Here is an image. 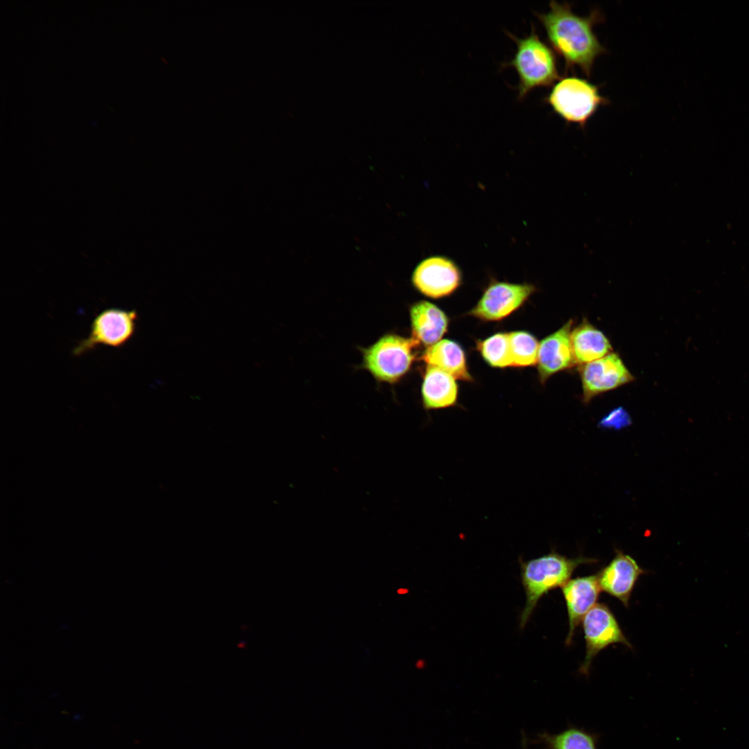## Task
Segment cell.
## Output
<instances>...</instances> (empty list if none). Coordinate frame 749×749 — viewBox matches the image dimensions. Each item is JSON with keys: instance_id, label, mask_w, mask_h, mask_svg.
<instances>
[{"instance_id": "11", "label": "cell", "mask_w": 749, "mask_h": 749, "mask_svg": "<svg viewBox=\"0 0 749 749\" xmlns=\"http://www.w3.org/2000/svg\"><path fill=\"white\" fill-rule=\"evenodd\" d=\"M573 323V320H569L540 343L537 364L542 384L552 375L576 365L570 338Z\"/></svg>"}, {"instance_id": "8", "label": "cell", "mask_w": 749, "mask_h": 749, "mask_svg": "<svg viewBox=\"0 0 749 749\" xmlns=\"http://www.w3.org/2000/svg\"><path fill=\"white\" fill-rule=\"evenodd\" d=\"M460 267L446 256L434 255L422 260L414 269V287L431 298H442L454 293L462 283Z\"/></svg>"}, {"instance_id": "13", "label": "cell", "mask_w": 749, "mask_h": 749, "mask_svg": "<svg viewBox=\"0 0 749 749\" xmlns=\"http://www.w3.org/2000/svg\"><path fill=\"white\" fill-rule=\"evenodd\" d=\"M601 589L597 575L570 579L562 587L569 619L567 645L571 644L582 619L596 605Z\"/></svg>"}, {"instance_id": "2", "label": "cell", "mask_w": 749, "mask_h": 749, "mask_svg": "<svg viewBox=\"0 0 749 749\" xmlns=\"http://www.w3.org/2000/svg\"><path fill=\"white\" fill-rule=\"evenodd\" d=\"M594 558L578 556L569 558L554 550L528 561L519 560L521 578L526 602L520 617L523 628L528 622L540 598L549 591L564 586L574 570L581 564L592 563Z\"/></svg>"}, {"instance_id": "15", "label": "cell", "mask_w": 749, "mask_h": 749, "mask_svg": "<svg viewBox=\"0 0 749 749\" xmlns=\"http://www.w3.org/2000/svg\"><path fill=\"white\" fill-rule=\"evenodd\" d=\"M427 366L422 386L424 408L440 409L454 406L458 398L456 379L438 368Z\"/></svg>"}, {"instance_id": "16", "label": "cell", "mask_w": 749, "mask_h": 749, "mask_svg": "<svg viewBox=\"0 0 749 749\" xmlns=\"http://www.w3.org/2000/svg\"><path fill=\"white\" fill-rule=\"evenodd\" d=\"M570 338L576 365L595 361L612 351L607 336L585 319L572 328Z\"/></svg>"}, {"instance_id": "10", "label": "cell", "mask_w": 749, "mask_h": 749, "mask_svg": "<svg viewBox=\"0 0 749 749\" xmlns=\"http://www.w3.org/2000/svg\"><path fill=\"white\" fill-rule=\"evenodd\" d=\"M583 402L588 404L596 396L616 389L634 380L633 375L616 352L579 365Z\"/></svg>"}, {"instance_id": "17", "label": "cell", "mask_w": 749, "mask_h": 749, "mask_svg": "<svg viewBox=\"0 0 749 749\" xmlns=\"http://www.w3.org/2000/svg\"><path fill=\"white\" fill-rule=\"evenodd\" d=\"M427 365L438 368L456 379L472 380L467 365L464 350L455 341L443 339L427 347L422 356Z\"/></svg>"}, {"instance_id": "20", "label": "cell", "mask_w": 749, "mask_h": 749, "mask_svg": "<svg viewBox=\"0 0 749 749\" xmlns=\"http://www.w3.org/2000/svg\"><path fill=\"white\" fill-rule=\"evenodd\" d=\"M513 366L528 367L537 364L540 343L529 332L515 331L508 333Z\"/></svg>"}, {"instance_id": "18", "label": "cell", "mask_w": 749, "mask_h": 749, "mask_svg": "<svg viewBox=\"0 0 749 749\" xmlns=\"http://www.w3.org/2000/svg\"><path fill=\"white\" fill-rule=\"evenodd\" d=\"M477 349L483 359L492 367L513 366L508 333H497L477 342Z\"/></svg>"}, {"instance_id": "21", "label": "cell", "mask_w": 749, "mask_h": 749, "mask_svg": "<svg viewBox=\"0 0 749 749\" xmlns=\"http://www.w3.org/2000/svg\"><path fill=\"white\" fill-rule=\"evenodd\" d=\"M631 424V419L628 412L622 407L611 411L599 422V427L603 428L620 429Z\"/></svg>"}, {"instance_id": "19", "label": "cell", "mask_w": 749, "mask_h": 749, "mask_svg": "<svg viewBox=\"0 0 749 749\" xmlns=\"http://www.w3.org/2000/svg\"><path fill=\"white\" fill-rule=\"evenodd\" d=\"M539 739L547 749H596V737L576 728H569L556 734L543 733Z\"/></svg>"}, {"instance_id": "12", "label": "cell", "mask_w": 749, "mask_h": 749, "mask_svg": "<svg viewBox=\"0 0 749 749\" xmlns=\"http://www.w3.org/2000/svg\"><path fill=\"white\" fill-rule=\"evenodd\" d=\"M644 573L634 558L616 549L614 558L597 576L601 589L628 607L633 588Z\"/></svg>"}, {"instance_id": "3", "label": "cell", "mask_w": 749, "mask_h": 749, "mask_svg": "<svg viewBox=\"0 0 749 749\" xmlns=\"http://www.w3.org/2000/svg\"><path fill=\"white\" fill-rule=\"evenodd\" d=\"M507 35L515 42L517 49L513 58L502 67L514 68L517 73L519 99L522 100L537 87L551 86L560 79L556 55L533 26L526 37L519 38L510 33Z\"/></svg>"}, {"instance_id": "7", "label": "cell", "mask_w": 749, "mask_h": 749, "mask_svg": "<svg viewBox=\"0 0 749 749\" xmlns=\"http://www.w3.org/2000/svg\"><path fill=\"white\" fill-rule=\"evenodd\" d=\"M535 291L532 284L492 280L467 314L483 321L501 320L522 307Z\"/></svg>"}, {"instance_id": "14", "label": "cell", "mask_w": 749, "mask_h": 749, "mask_svg": "<svg viewBox=\"0 0 749 749\" xmlns=\"http://www.w3.org/2000/svg\"><path fill=\"white\" fill-rule=\"evenodd\" d=\"M410 319L413 338L427 347L441 340L449 324L448 318L440 308L424 300L412 304Z\"/></svg>"}, {"instance_id": "5", "label": "cell", "mask_w": 749, "mask_h": 749, "mask_svg": "<svg viewBox=\"0 0 749 749\" xmlns=\"http://www.w3.org/2000/svg\"><path fill=\"white\" fill-rule=\"evenodd\" d=\"M415 340L387 334L363 351V365L379 381L393 384L405 375L415 359Z\"/></svg>"}, {"instance_id": "6", "label": "cell", "mask_w": 749, "mask_h": 749, "mask_svg": "<svg viewBox=\"0 0 749 749\" xmlns=\"http://www.w3.org/2000/svg\"><path fill=\"white\" fill-rule=\"evenodd\" d=\"M137 321L135 310L110 308L102 311L92 321L88 336L74 348L73 354L80 356L99 345L123 347L135 334Z\"/></svg>"}, {"instance_id": "1", "label": "cell", "mask_w": 749, "mask_h": 749, "mask_svg": "<svg viewBox=\"0 0 749 749\" xmlns=\"http://www.w3.org/2000/svg\"><path fill=\"white\" fill-rule=\"evenodd\" d=\"M549 8L546 13L535 14L549 43L564 60L565 71L577 67L589 77L596 58L606 53L593 31L595 24L603 21V15L594 10L588 16H578L567 3L554 1L550 2Z\"/></svg>"}, {"instance_id": "4", "label": "cell", "mask_w": 749, "mask_h": 749, "mask_svg": "<svg viewBox=\"0 0 749 749\" xmlns=\"http://www.w3.org/2000/svg\"><path fill=\"white\" fill-rule=\"evenodd\" d=\"M599 89L600 86L586 79L565 76L558 80L544 100L566 123L584 129L601 106L610 104Z\"/></svg>"}, {"instance_id": "9", "label": "cell", "mask_w": 749, "mask_h": 749, "mask_svg": "<svg viewBox=\"0 0 749 749\" xmlns=\"http://www.w3.org/2000/svg\"><path fill=\"white\" fill-rule=\"evenodd\" d=\"M583 628L586 643V653L580 672L587 674L593 658L610 644L620 643L632 648L609 608L604 603L596 604L584 617Z\"/></svg>"}]
</instances>
